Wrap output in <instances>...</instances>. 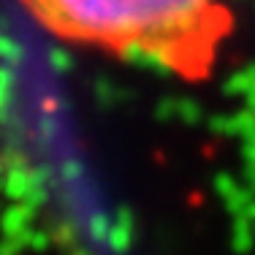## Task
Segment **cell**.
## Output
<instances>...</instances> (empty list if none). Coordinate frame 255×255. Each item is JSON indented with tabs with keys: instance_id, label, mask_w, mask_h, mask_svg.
Here are the masks:
<instances>
[{
	"instance_id": "cell-1",
	"label": "cell",
	"mask_w": 255,
	"mask_h": 255,
	"mask_svg": "<svg viewBox=\"0 0 255 255\" xmlns=\"http://www.w3.org/2000/svg\"><path fill=\"white\" fill-rule=\"evenodd\" d=\"M71 46L138 60L182 82H206L234 33L228 0H16Z\"/></svg>"
}]
</instances>
